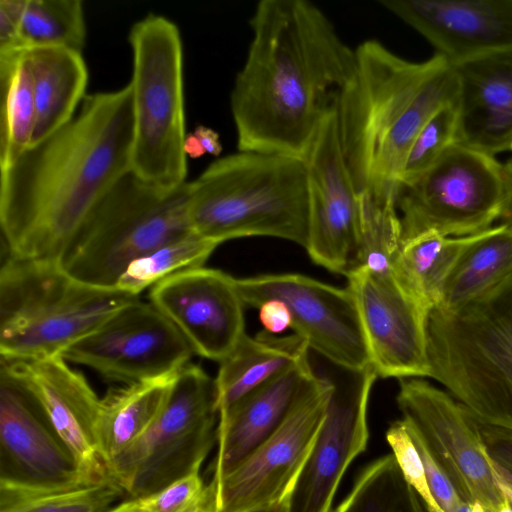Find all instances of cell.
<instances>
[{
	"label": "cell",
	"mask_w": 512,
	"mask_h": 512,
	"mask_svg": "<svg viewBox=\"0 0 512 512\" xmlns=\"http://www.w3.org/2000/svg\"><path fill=\"white\" fill-rule=\"evenodd\" d=\"M511 275L512 227L500 223L478 233L448 276L435 308L457 309L487 293Z\"/></svg>",
	"instance_id": "28"
},
{
	"label": "cell",
	"mask_w": 512,
	"mask_h": 512,
	"mask_svg": "<svg viewBox=\"0 0 512 512\" xmlns=\"http://www.w3.org/2000/svg\"><path fill=\"white\" fill-rule=\"evenodd\" d=\"M309 354L219 411L211 481L228 474L281 426L315 378Z\"/></svg>",
	"instance_id": "22"
},
{
	"label": "cell",
	"mask_w": 512,
	"mask_h": 512,
	"mask_svg": "<svg viewBox=\"0 0 512 512\" xmlns=\"http://www.w3.org/2000/svg\"><path fill=\"white\" fill-rule=\"evenodd\" d=\"M289 499L290 496L270 505L259 507L256 509L244 511V512H288L289 511Z\"/></svg>",
	"instance_id": "44"
},
{
	"label": "cell",
	"mask_w": 512,
	"mask_h": 512,
	"mask_svg": "<svg viewBox=\"0 0 512 512\" xmlns=\"http://www.w3.org/2000/svg\"><path fill=\"white\" fill-rule=\"evenodd\" d=\"M328 398V382L315 371L281 426L228 474L210 481L215 512H244L290 496L324 420Z\"/></svg>",
	"instance_id": "13"
},
{
	"label": "cell",
	"mask_w": 512,
	"mask_h": 512,
	"mask_svg": "<svg viewBox=\"0 0 512 512\" xmlns=\"http://www.w3.org/2000/svg\"><path fill=\"white\" fill-rule=\"evenodd\" d=\"M402 418L461 495L482 512H508L503 475L489 458L470 413L423 378L399 380Z\"/></svg>",
	"instance_id": "11"
},
{
	"label": "cell",
	"mask_w": 512,
	"mask_h": 512,
	"mask_svg": "<svg viewBox=\"0 0 512 512\" xmlns=\"http://www.w3.org/2000/svg\"><path fill=\"white\" fill-rule=\"evenodd\" d=\"M132 89L86 95L73 118L0 169L6 254L60 261L109 189L131 170Z\"/></svg>",
	"instance_id": "1"
},
{
	"label": "cell",
	"mask_w": 512,
	"mask_h": 512,
	"mask_svg": "<svg viewBox=\"0 0 512 512\" xmlns=\"http://www.w3.org/2000/svg\"><path fill=\"white\" fill-rule=\"evenodd\" d=\"M318 357L319 368L311 364L328 382L329 398L311 452L290 494L288 512H331L346 469L366 449L369 438L367 407L376 371L372 366L353 369Z\"/></svg>",
	"instance_id": "12"
},
{
	"label": "cell",
	"mask_w": 512,
	"mask_h": 512,
	"mask_svg": "<svg viewBox=\"0 0 512 512\" xmlns=\"http://www.w3.org/2000/svg\"><path fill=\"white\" fill-rule=\"evenodd\" d=\"M245 306L278 300L288 308L291 328L309 350L337 365L372 366L359 313L350 290L296 273L235 278Z\"/></svg>",
	"instance_id": "14"
},
{
	"label": "cell",
	"mask_w": 512,
	"mask_h": 512,
	"mask_svg": "<svg viewBox=\"0 0 512 512\" xmlns=\"http://www.w3.org/2000/svg\"><path fill=\"white\" fill-rule=\"evenodd\" d=\"M231 92L239 151L304 158L353 68L354 49L316 5L262 0Z\"/></svg>",
	"instance_id": "2"
},
{
	"label": "cell",
	"mask_w": 512,
	"mask_h": 512,
	"mask_svg": "<svg viewBox=\"0 0 512 512\" xmlns=\"http://www.w3.org/2000/svg\"><path fill=\"white\" fill-rule=\"evenodd\" d=\"M259 319L266 332L279 334L291 328V315L284 303L278 300H270L259 307Z\"/></svg>",
	"instance_id": "40"
},
{
	"label": "cell",
	"mask_w": 512,
	"mask_h": 512,
	"mask_svg": "<svg viewBox=\"0 0 512 512\" xmlns=\"http://www.w3.org/2000/svg\"><path fill=\"white\" fill-rule=\"evenodd\" d=\"M0 362V371L37 404L86 481L109 480L97 441L101 398L84 375L72 369L61 355L41 359L1 358Z\"/></svg>",
	"instance_id": "18"
},
{
	"label": "cell",
	"mask_w": 512,
	"mask_h": 512,
	"mask_svg": "<svg viewBox=\"0 0 512 512\" xmlns=\"http://www.w3.org/2000/svg\"><path fill=\"white\" fill-rule=\"evenodd\" d=\"M106 512H215L213 490L195 473L154 494L120 501Z\"/></svg>",
	"instance_id": "37"
},
{
	"label": "cell",
	"mask_w": 512,
	"mask_h": 512,
	"mask_svg": "<svg viewBox=\"0 0 512 512\" xmlns=\"http://www.w3.org/2000/svg\"><path fill=\"white\" fill-rule=\"evenodd\" d=\"M503 168L506 185V199L500 219L502 221L501 223H505L512 227V158L503 164Z\"/></svg>",
	"instance_id": "42"
},
{
	"label": "cell",
	"mask_w": 512,
	"mask_h": 512,
	"mask_svg": "<svg viewBox=\"0 0 512 512\" xmlns=\"http://www.w3.org/2000/svg\"><path fill=\"white\" fill-rule=\"evenodd\" d=\"M176 326L152 303L124 306L61 356L102 377L132 384L173 374L194 354Z\"/></svg>",
	"instance_id": "15"
},
{
	"label": "cell",
	"mask_w": 512,
	"mask_h": 512,
	"mask_svg": "<svg viewBox=\"0 0 512 512\" xmlns=\"http://www.w3.org/2000/svg\"><path fill=\"white\" fill-rule=\"evenodd\" d=\"M504 490L508 499L512 500V477L507 473L504 474Z\"/></svg>",
	"instance_id": "45"
},
{
	"label": "cell",
	"mask_w": 512,
	"mask_h": 512,
	"mask_svg": "<svg viewBox=\"0 0 512 512\" xmlns=\"http://www.w3.org/2000/svg\"><path fill=\"white\" fill-rule=\"evenodd\" d=\"M429 375L477 419L512 430V275L427 318Z\"/></svg>",
	"instance_id": "5"
},
{
	"label": "cell",
	"mask_w": 512,
	"mask_h": 512,
	"mask_svg": "<svg viewBox=\"0 0 512 512\" xmlns=\"http://www.w3.org/2000/svg\"><path fill=\"white\" fill-rule=\"evenodd\" d=\"M478 233L449 237L426 231L405 240L394 257L391 274L409 296L430 312L439 304L448 276Z\"/></svg>",
	"instance_id": "27"
},
{
	"label": "cell",
	"mask_w": 512,
	"mask_h": 512,
	"mask_svg": "<svg viewBox=\"0 0 512 512\" xmlns=\"http://www.w3.org/2000/svg\"><path fill=\"white\" fill-rule=\"evenodd\" d=\"M191 230L219 245L269 236L306 247L309 185L304 158L239 151L217 159L189 182Z\"/></svg>",
	"instance_id": "4"
},
{
	"label": "cell",
	"mask_w": 512,
	"mask_h": 512,
	"mask_svg": "<svg viewBox=\"0 0 512 512\" xmlns=\"http://www.w3.org/2000/svg\"><path fill=\"white\" fill-rule=\"evenodd\" d=\"M218 246L193 231L186 233L132 262L119 277L116 288L138 296L176 272L203 266Z\"/></svg>",
	"instance_id": "34"
},
{
	"label": "cell",
	"mask_w": 512,
	"mask_h": 512,
	"mask_svg": "<svg viewBox=\"0 0 512 512\" xmlns=\"http://www.w3.org/2000/svg\"><path fill=\"white\" fill-rule=\"evenodd\" d=\"M26 0H0V56L25 51L20 23Z\"/></svg>",
	"instance_id": "39"
},
{
	"label": "cell",
	"mask_w": 512,
	"mask_h": 512,
	"mask_svg": "<svg viewBox=\"0 0 512 512\" xmlns=\"http://www.w3.org/2000/svg\"><path fill=\"white\" fill-rule=\"evenodd\" d=\"M405 424L411 438L401 437L395 440L391 447L392 453L407 481L423 499L428 510L430 512H482L461 495L449 477L432 459L415 432L406 422Z\"/></svg>",
	"instance_id": "32"
},
{
	"label": "cell",
	"mask_w": 512,
	"mask_h": 512,
	"mask_svg": "<svg viewBox=\"0 0 512 512\" xmlns=\"http://www.w3.org/2000/svg\"><path fill=\"white\" fill-rule=\"evenodd\" d=\"M25 54L36 105L32 146L73 118L86 96L88 70L82 52L69 48L36 47Z\"/></svg>",
	"instance_id": "24"
},
{
	"label": "cell",
	"mask_w": 512,
	"mask_h": 512,
	"mask_svg": "<svg viewBox=\"0 0 512 512\" xmlns=\"http://www.w3.org/2000/svg\"><path fill=\"white\" fill-rule=\"evenodd\" d=\"M134 137L131 171L174 188L187 176L183 46L177 25L148 14L130 29Z\"/></svg>",
	"instance_id": "8"
},
{
	"label": "cell",
	"mask_w": 512,
	"mask_h": 512,
	"mask_svg": "<svg viewBox=\"0 0 512 512\" xmlns=\"http://www.w3.org/2000/svg\"><path fill=\"white\" fill-rule=\"evenodd\" d=\"M457 143L495 157L512 151V52L455 67Z\"/></svg>",
	"instance_id": "23"
},
{
	"label": "cell",
	"mask_w": 512,
	"mask_h": 512,
	"mask_svg": "<svg viewBox=\"0 0 512 512\" xmlns=\"http://www.w3.org/2000/svg\"><path fill=\"white\" fill-rule=\"evenodd\" d=\"M184 150L187 156L191 158H198L205 153L199 139L194 133L187 134L184 143Z\"/></svg>",
	"instance_id": "43"
},
{
	"label": "cell",
	"mask_w": 512,
	"mask_h": 512,
	"mask_svg": "<svg viewBox=\"0 0 512 512\" xmlns=\"http://www.w3.org/2000/svg\"><path fill=\"white\" fill-rule=\"evenodd\" d=\"M304 160L309 185L305 249L316 264L346 276L358 264L361 204L342 155L335 107L319 127Z\"/></svg>",
	"instance_id": "16"
},
{
	"label": "cell",
	"mask_w": 512,
	"mask_h": 512,
	"mask_svg": "<svg viewBox=\"0 0 512 512\" xmlns=\"http://www.w3.org/2000/svg\"><path fill=\"white\" fill-rule=\"evenodd\" d=\"M470 415L489 458L512 477V430L490 425Z\"/></svg>",
	"instance_id": "38"
},
{
	"label": "cell",
	"mask_w": 512,
	"mask_h": 512,
	"mask_svg": "<svg viewBox=\"0 0 512 512\" xmlns=\"http://www.w3.org/2000/svg\"><path fill=\"white\" fill-rule=\"evenodd\" d=\"M0 482L39 489L91 484L37 404L2 371Z\"/></svg>",
	"instance_id": "20"
},
{
	"label": "cell",
	"mask_w": 512,
	"mask_h": 512,
	"mask_svg": "<svg viewBox=\"0 0 512 512\" xmlns=\"http://www.w3.org/2000/svg\"><path fill=\"white\" fill-rule=\"evenodd\" d=\"M25 52L0 56V169L15 162L32 143L36 105Z\"/></svg>",
	"instance_id": "29"
},
{
	"label": "cell",
	"mask_w": 512,
	"mask_h": 512,
	"mask_svg": "<svg viewBox=\"0 0 512 512\" xmlns=\"http://www.w3.org/2000/svg\"><path fill=\"white\" fill-rule=\"evenodd\" d=\"M0 268V355L7 360L61 355L139 299L69 275L58 261L4 253Z\"/></svg>",
	"instance_id": "6"
},
{
	"label": "cell",
	"mask_w": 512,
	"mask_h": 512,
	"mask_svg": "<svg viewBox=\"0 0 512 512\" xmlns=\"http://www.w3.org/2000/svg\"><path fill=\"white\" fill-rule=\"evenodd\" d=\"M359 197L361 247L357 267L363 266L379 273L391 272L392 262L402 243L396 198Z\"/></svg>",
	"instance_id": "35"
},
{
	"label": "cell",
	"mask_w": 512,
	"mask_h": 512,
	"mask_svg": "<svg viewBox=\"0 0 512 512\" xmlns=\"http://www.w3.org/2000/svg\"><path fill=\"white\" fill-rule=\"evenodd\" d=\"M126 496L113 481L60 489L0 482V512H106Z\"/></svg>",
	"instance_id": "31"
},
{
	"label": "cell",
	"mask_w": 512,
	"mask_h": 512,
	"mask_svg": "<svg viewBox=\"0 0 512 512\" xmlns=\"http://www.w3.org/2000/svg\"><path fill=\"white\" fill-rule=\"evenodd\" d=\"M149 299L204 358L220 362L246 333L235 278L221 270L176 272L154 284Z\"/></svg>",
	"instance_id": "19"
},
{
	"label": "cell",
	"mask_w": 512,
	"mask_h": 512,
	"mask_svg": "<svg viewBox=\"0 0 512 512\" xmlns=\"http://www.w3.org/2000/svg\"><path fill=\"white\" fill-rule=\"evenodd\" d=\"M506 199L503 164L461 144L429 169L398 186L402 242L426 231L462 237L500 219Z\"/></svg>",
	"instance_id": "10"
},
{
	"label": "cell",
	"mask_w": 512,
	"mask_h": 512,
	"mask_svg": "<svg viewBox=\"0 0 512 512\" xmlns=\"http://www.w3.org/2000/svg\"><path fill=\"white\" fill-rule=\"evenodd\" d=\"M454 67L512 52V0H381Z\"/></svg>",
	"instance_id": "21"
},
{
	"label": "cell",
	"mask_w": 512,
	"mask_h": 512,
	"mask_svg": "<svg viewBox=\"0 0 512 512\" xmlns=\"http://www.w3.org/2000/svg\"><path fill=\"white\" fill-rule=\"evenodd\" d=\"M509 500V512H512V500L511 499H508Z\"/></svg>",
	"instance_id": "46"
},
{
	"label": "cell",
	"mask_w": 512,
	"mask_h": 512,
	"mask_svg": "<svg viewBox=\"0 0 512 512\" xmlns=\"http://www.w3.org/2000/svg\"><path fill=\"white\" fill-rule=\"evenodd\" d=\"M308 354L306 342L295 333L277 336L264 330L254 337L245 333L219 362L215 378L218 412Z\"/></svg>",
	"instance_id": "25"
},
{
	"label": "cell",
	"mask_w": 512,
	"mask_h": 512,
	"mask_svg": "<svg viewBox=\"0 0 512 512\" xmlns=\"http://www.w3.org/2000/svg\"><path fill=\"white\" fill-rule=\"evenodd\" d=\"M457 132L456 100L440 108L418 133L407 153L398 186L410 182L429 169L457 143Z\"/></svg>",
	"instance_id": "36"
},
{
	"label": "cell",
	"mask_w": 512,
	"mask_h": 512,
	"mask_svg": "<svg viewBox=\"0 0 512 512\" xmlns=\"http://www.w3.org/2000/svg\"><path fill=\"white\" fill-rule=\"evenodd\" d=\"M458 77L439 54L411 62L377 40L354 49L353 68L337 94L342 155L359 196H397L407 153L418 133L458 97Z\"/></svg>",
	"instance_id": "3"
},
{
	"label": "cell",
	"mask_w": 512,
	"mask_h": 512,
	"mask_svg": "<svg viewBox=\"0 0 512 512\" xmlns=\"http://www.w3.org/2000/svg\"><path fill=\"white\" fill-rule=\"evenodd\" d=\"M215 379L188 363L152 425L106 465L127 498L147 496L199 473L217 442Z\"/></svg>",
	"instance_id": "9"
},
{
	"label": "cell",
	"mask_w": 512,
	"mask_h": 512,
	"mask_svg": "<svg viewBox=\"0 0 512 512\" xmlns=\"http://www.w3.org/2000/svg\"><path fill=\"white\" fill-rule=\"evenodd\" d=\"M509 512V511H508Z\"/></svg>",
	"instance_id": "47"
},
{
	"label": "cell",
	"mask_w": 512,
	"mask_h": 512,
	"mask_svg": "<svg viewBox=\"0 0 512 512\" xmlns=\"http://www.w3.org/2000/svg\"><path fill=\"white\" fill-rule=\"evenodd\" d=\"M177 373L126 384L101 398L97 441L105 465L152 425L169 398Z\"/></svg>",
	"instance_id": "26"
},
{
	"label": "cell",
	"mask_w": 512,
	"mask_h": 512,
	"mask_svg": "<svg viewBox=\"0 0 512 512\" xmlns=\"http://www.w3.org/2000/svg\"><path fill=\"white\" fill-rule=\"evenodd\" d=\"M345 277L377 376L428 378L429 311L397 284L391 272L379 273L361 266Z\"/></svg>",
	"instance_id": "17"
},
{
	"label": "cell",
	"mask_w": 512,
	"mask_h": 512,
	"mask_svg": "<svg viewBox=\"0 0 512 512\" xmlns=\"http://www.w3.org/2000/svg\"><path fill=\"white\" fill-rule=\"evenodd\" d=\"M188 191L189 182L166 188L128 171L91 211L61 267L87 284L116 288L132 262L192 231Z\"/></svg>",
	"instance_id": "7"
},
{
	"label": "cell",
	"mask_w": 512,
	"mask_h": 512,
	"mask_svg": "<svg viewBox=\"0 0 512 512\" xmlns=\"http://www.w3.org/2000/svg\"><path fill=\"white\" fill-rule=\"evenodd\" d=\"M331 512H430L391 453L368 464Z\"/></svg>",
	"instance_id": "30"
},
{
	"label": "cell",
	"mask_w": 512,
	"mask_h": 512,
	"mask_svg": "<svg viewBox=\"0 0 512 512\" xmlns=\"http://www.w3.org/2000/svg\"><path fill=\"white\" fill-rule=\"evenodd\" d=\"M24 48L64 47L82 52L86 41L80 0H26L20 23Z\"/></svg>",
	"instance_id": "33"
},
{
	"label": "cell",
	"mask_w": 512,
	"mask_h": 512,
	"mask_svg": "<svg viewBox=\"0 0 512 512\" xmlns=\"http://www.w3.org/2000/svg\"><path fill=\"white\" fill-rule=\"evenodd\" d=\"M193 133L199 139L205 153L213 156L220 155L222 145L216 131L212 128L200 125L195 128Z\"/></svg>",
	"instance_id": "41"
}]
</instances>
